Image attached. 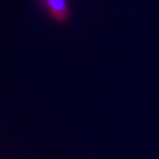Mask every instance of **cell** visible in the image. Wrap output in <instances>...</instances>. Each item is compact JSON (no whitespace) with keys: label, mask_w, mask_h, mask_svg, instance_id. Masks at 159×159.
Returning <instances> with one entry per match:
<instances>
[{"label":"cell","mask_w":159,"mask_h":159,"mask_svg":"<svg viewBox=\"0 0 159 159\" xmlns=\"http://www.w3.org/2000/svg\"><path fill=\"white\" fill-rule=\"evenodd\" d=\"M50 16L56 22H66L69 16V7L66 0H43Z\"/></svg>","instance_id":"1"}]
</instances>
